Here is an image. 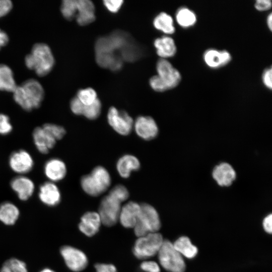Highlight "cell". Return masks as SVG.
<instances>
[{"mask_svg": "<svg viewBox=\"0 0 272 272\" xmlns=\"http://www.w3.org/2000/svg\"><path fill=\"white\" fill-rule=\"evenodd\" d=\"M95 48L98 65L113 71L120 70L123 61H135L142 54L139 45L127 33L120 31L99 38Z\"/></svg>", "mask_w": 272, "mask_h": 272, "instance_id": "6da1fadb", "label": "cell"}, {"mask_svg": "<svg viewBox=\"0 0 272 272\" xmlns=\"http://www.w3.org/2000/svg\"><path fill=\"white\" fill-rule=\"evenodd\" d=\"M13 93L15 102L22 109L29 111L38 108L44 96L42 85L34 79H29L17 86Z\"/></svg>", "mask_w": 272, "mask_h": 272, "instance_id": "7a4b0ae2", "label": "cell"}, {"mask_svg": "<svg viewBox=\"0 0 272 272\" xmlns=\"http://www.w3.org/2000/svg\"><path fill=\"white\" fill-rule=\"evenodd\" d=\"M54 58L50 47L46 44H34L30 53L25 58L26 66L40 77L47 75L53 69Z\"/></svg>", "mask_w": 272, "mask_h": 272, "instance_id": "3957f363", "label": "cell"}, {"mask_svg": "<svg viewBox=\"0 0 272 272\" xmlns=\"http://www.w3.org/2000/svg\"><path fill=\"white\" fill-rule=\"evenodd\" d=\"M157 75L149 81L151 88L157 92H164L176 87L181 79L179 72L168 60L160 59L156 64Z\"/></svg>", "mask_w": 272, "mask_h": 272, "instance_id": "277c9868", "label": "cell"}, {"mask_svg": "<svg viewBox=\"0 0 272 272\" xmlns=\"http://www.w3.org/2000/svg\"><path fill=\"white\" fill-rule=\"evenodd\" d=\"M111 183L109 173L101 166L96 167L90 174L83 176L80 181L84 191L92 196H97L104 192Z\"/></svg>", "mask_w": 272, "mask_h": 272, "instance_id": "5b68a950", "label": "cell"}, {"mask_svg": "<svg viewBox=\"0 0 272 272\" xmlns=\"http://www.w3.org/2000/svg\"><path fill=\"white\" fill-rule=\"evenodd\" d=\"M161 226L157 210L147 203L141 204V211L134 228L136 236L140 237L151 233L158 232Z\"/></svg>", "mask_w": 272, "mask_h": 272, "instance_id": "8992f818", "label": "cell"}, {"mask_svg": "<svg viewBox=\"0 0 272 272\" xmlns=\"http://www.w3.org/2000/svg\"><path fill=\"white\" fill-rule=\"evenodd\" d=\"M164 240L158 232L138 237L132 248L133 254L138 259L147 260L158 254Z\"/></svg>", "mask_w": 272, "mask_h": 272, "instance_id": "52a82bcc", "label": "cell"}, {"mask_svg": "<svg viewBox=\"0 0 272 272\" xmlns=\"http://www.w3.org/2000/svg\"><path fill=\"white\" fill-rule=\"evenodd\" d=\"M160 265L169 272H184L186 264L183 256L175 249L173 243L164 240L157 254Z\"/></svg>", "mask_w": 272, "mask_h": 272, "instance_id": "ba28073f", "label": "cell"}, {"mask_svg": "<svg viewBox=\"0 0 272 272\" xmlns=\"http://www.w3.org/2000/svg\"><path fill=\"white\" fill-rule=\"evenodd\" d=\"M122 202L116 197L108 193L101 200L98 212L102 224L111 227L118 221Z\"/></svg>", "mask_w": 272, "mask_h": 272, "instance_id": "9c48e42d", "label": "cell"}, {"mask_svg": "<svg viewBox=\"0 0 272 272\" xmlns=\"http://www.w3.org/2000/svg\"><path fill=\"white\" fill-rule=\"evenodd\" d=\"M60 254L66 266L73 271H82L88 265L87 255L78 248L70 245H64L60 248Z\"/></svg>", "mask_w": 272, "mask_h": 272, "instance_id": "30bf717a", "label": "cell"}, {"mask_svg": "<svg viewBox=\"0 0 272 272\" xmlns=\"http://www.w3.org/2000/svg\"><path fill=\"white\" fill-rule=\"evenodd\" d=\"M107 120L110 126L122 135L129 134L133 127L132 118L125 111L111 107L108 111Z\"/></svg>", "mask_w": 272, "mask_h": 272, "instance_id": "8fae6325", "label": "cell"}, {"mask_svg": "<svg viewBox=\"0 0 272 272\" xmlns=\"http://www.w3.org/2000/svg\"><path fill=\"white\" fill-rule=\"evenodd\" d=\"M9 164L15 172L24 174L30 172L34 166V161L31 155L24 150L15 151L10 156Z\"/></svg>", "mask_w": 272, "mask_h": 272, "instance_id": "7c38bea8", "label": "cell"}, {"mask_svg": "<svg viewBox=\"0 0 272 272\" xmlns=\"http://www.w3.org/2000/svg\"><path fill=\"white\" fill-rule=\"evenodd\" d=\"M133 127L137 134L146 141L155 138L159 132L158 127L155 120L148 116L138 117L133 123Z\"/></svg>", "mask_w": 272, "mask_h": 272, "instance_id": "4fadbf2b", "label": "cell"}, {"mask_svg": "<svg viewBox=\"0 0 272 272\" xmlns=\"http://www.w3.org/2000/svg\"><path fill=\"white\" fill-rule=\"evenodd\" d=\"M141 211V205L130 201L122 206L118 218L121 225L126 228H133Z\"/></svg>", "mask_w": 272, "mask_h": 272, "instance_id": "5bb4252c", "label": "cell"}, {"mask_svg": "<svg viewBox=\"0 0 272 272\" xmlns=\"http://www.w3.org/2000/svg\"><path fill=\"white\" fill-rule=\"evenodd\" d=\"M10 185L18 198L23 201L28 200L32 195L35 189L33 181L23 175L14 178L11 180Z\"/></svg>", "mask_w": 272, "mask_h": 272, "instance_id": "9a60e30c", "label": "cell"}, {"mask_svg": "<svg viewBox=\"0 0 272 272\" xmlns=\"http://www.w3.org/2000/svg\"><path fill=\"white\" fill-rule=\"evenodd\" d=\"M101 224V220L98 212L90 211L82 216L78 227L83 234L88 237H92L98 232Z\"/></svg>", "mask_w": 272, "mask_h": 272, "instance_id": "2e32d148", "label": "cell"}, {"mask_svg": "<svg viewBox=\"0 0 272 272\" xmlns=\"http://www.w3.org/2000/svg\"><path fill=\"white\" fill-rule=\"evenodd\" d=\"M38 196L40 201L44 205L54 207L61 200V194L57 185L51 181L43 183L39 187Z\"/></svg>", "mask_w": 272, "mask_h": 272, "instance_id": "e0dca14e", "label": "cell"}, {"mask_svg": "<svg viewBox=\"0 0 272 272\" xmlns=\"http://www.w3.org/2000/svg\"><path fill=\"white\" fill-rule=\"evenodd\" d=\"M94 4L90 0H76V19L81 26L88 25L95 20Z\"/></svg>", "mask_w": 272, "mask_h": 272, "instance_id": "ac0fdd59", "label": "cell"}, {"mask_svg": "<svg viewBox=\"0 0 272 272\" xmlns=\"http://www.w3.org/2000/svg\"><path fill=\"white\" fill-rule=\"evenodd\" d=\"M65 163L58 158H52L47 161L44 166V172L49 181L54 182L63 179L66 174Z\"/></svg>", "mask_w": 272, "mask_h": 272, "instance_id": "d6986e66", "label": "cell"}, {"mask_svg": "<svg viewBox=\"0 0 272 272\" xmlns=\"http://www.w3.org/2000/svg\"><path fill=\"white\" fill-rule=\"evenodd\" d=\"M32 137L37 149L42 154H47L56 142L42 126L34 129Z\"/></svg>", "mask_w": 272, "mask_h": 272, "instance_id": "ffe728a7", "label": "cell"}, {"mask_svg": "<svg viewBox=\"0 0 272 272\" xmlns=\"http://www.w3.org/2000/svg\"><path fill=\"white\" fill-rule=\"evenodd\" d=\"M203 59L208 66L215 69L228 64L231 60V55L226 50L211 48L204 52Z\"/></svg>", "mask_w": 272, "mask_h": 272, "instance_id": "44dd1931", "label": "cell"}, {"mask_svg": "<svg viewBox=\"0 0 272 272\" xmlns=\"http://www.w3.org/2000/svg\"><path fill=\"white\" fill-rule=\"evenodd\" d=\"M236 176L235 170L227 163H222L216 166L213 171V178L219 185L222 186L230 185Z\"/></svg>", "mask_w": 272, "mask_h": 272, "instance_id": "7402d4cb", "label": "cell"}, {"mask_svg": "<svg viewBox=\"0 0 272 272\" xmlns=\"http://www.w3.org/2000/svg\"><path fill=\"white\" fill-rule=\"evenodd\" d=\"M140 166L139 160L134 156L129 154L121 157L116 166L118 173L123 178H128L131 172L138 170Z\"/></svg>", "mask_w": 272, "mask_h": 272, "instance_id": "603a6c76", "label": "cell"}, {"mask_svg": "<svg viewBox=\"0 0 272 272\" xmlns=\"http://www.w3.org/2000/svg\"><path fill=\"white\" fill-rule=\"evenodd\" d=\"M154 46L158 55L165 59L174 56L176 52V46L174 40L170 37L164 36L154 40Z\"/></svg>", "mask_w": 272, "mask_h": 272, "instance_id": "cb8c5ba5", "label": "cell"}, {"mask_svg": "<svg viewBox=\"0 0 272 272\" xmlns=\"http://www.w3.org/2000/svg\"><path fill=\"white\" fill-rule=\"evenodd\" d=\"M20 216L19 208L10 201H5L0 205V221L8 226L14 225Z\"/></svg>", "mask_w": 272, "mask_h": 272, "instance_id": "d4e9b609", "label": "cell"}, {"mask_svg": "<svg viewBox=\"0 0 272 272\" xmlns=\"http://www.w3.org/2000/svg\"><path fill=\"white\" fill-rule=\"evenodd\" d=\"M175 249L182 256L188 259L194 258L197 254L198 249L190 239L185 236L179 237L173 243Z\"/></svg>", "mask_w": 272, "mask_h": 272, "instance_id": "484cf974", "label": "cell"}, {"mask_svg": "<svg viewBox=\"0 0 272 272\" xmlns=\"http://www.w3.org/2000/svg\"><path fill=\"white\" fill-rule=\"evenodd\" d=\"M17 85L11 69L4 64H0V90L12 92Z\"/></svg>", "mask_w": 272, "mask_h": 272, "instance_id": "4316f807", "label": "cell"}, {"mask_svg": "<svg viewBox=\"0 0 272 272\" xmlns=\"http://www.w3.org/2000/svg\"><path fill=\"white\" fill-rule=\"evenodd\" d=\"M153 25L156 29L167 34L175 32L173 19L165 12H161L156 16L153 20Z\"/></svg>", "mask_w": 272, "mask_h": 272, "instance_id": "83f0119b", "label": "cell"}, {"mask_svg": "<svg viewBox=\"0 0 272 272\" xmlns=\"http://www.w3.org/2000/svg\"><path fill=\"white\" fill-rule=\"evenodd\" d=\"M178 24L182 27L187 28L194 25L196 21L195 14L187 8H179L176 13Z\"/></svg>", "mask_w": 272, "mask_h": 272, "instance_id": "f1b7e54d", "label": "cell"}, {"mask_svg": "<svg viewBox=\"0 0 272 272\" xmlns=\"http://www.w3.org/2000/svg\"><path fill=\"white\" fill-rule=\"evenodd\" d=\"M101 107V103L98 98L91 105H85L83 104L81 115L90 120L95 119L100 115Z\"/></svg>", "mask_w": 272, "mask_h": 272, "instance_id": "f546056e", "label": "cell"}, {"mask_svg": "<svg viewBox=\"0 0 272 272\" xmlns=\"http://www.w3.org/2000/svg\"><path fill=\"white\" fill-rule=\"evenodd\" d=\"M76 97L82 104L85 105L92 104L98 99L96 91L91 88L79 90Z\"/></svg>", "mask_w": 272, "mask_h": 272, "instance_id": "4dcf8cb0", "label": "cell"}, {"mask_svg": "<svg viewBox=\"0 0 272 272\" xmlns=\"http://www.w3.org/2000/svg\"><path fill=\"white\" fill-rule=\"evenodd\" d=\"M61 13L66 19L71 20L76 13V0H64L60 7Z\"/></svg>", "mask_w": 272, "mask_h": 272, "instance_id": "1f68e13d", "label": "cell"}, {"mask_svg": "<svg viewBox=\"0 0 272 272\" xmlns=\"http://www.w3.org/2000/svg\"><path fill=\"white\" fill-rule=\"evenodd\" d=\"M42 127L56 141L62 139L66 132L62 126L53 123H45Z\"/></svg>", "mask_w": 272, "mask_h": 272, "instance_id": "d6a6232c", "label": "cell"}, {"mask_svg": "<svg viewBox=\"0 0 272 272\" xmlns=\"http://www.w3.org/2000/svg\"><path fill=\"white\" fill-rule=\"evenodd\" d=\"M4 263L12 272H28L25 262L19 259L11 258L7 260Z\"/></svg>", "mask_w": 272, "mask_h": 272, "instance_id": "836d02e7", "label": "cell"}, {"mask_svg": "<svg viewBox=\"0 0 272 272\" xmlns=\"http://www.w3.org/2000/svg\"><path fill=\"white\" fill-rule=\"evenodd\" d=\"M118 198L122 202L127 200L129 196V192L125 186L118 184L114 186L108 193Z\"/></svg>", "mask_w": 272, "mask_h": 272, "instance_id": "e575fe53", "label": "cell"}, {"mask_svg": "<svg viewBox=\"0 0 272 272\" xmlns=\"http://www.w3.org/2000/svg\"><path fill=\"white\" fill-rule=\"evenodd\" d=\"M13 129L9 117L6 114L0 113V134L7 135Z\"/></svg>", "mask_w": 272, "mask_h": 272, "instance_id": "d590c367", "label": "cell"}, {"mask_svg": "<svg viewBox=\"0 0 272 272\" xmlns=\"http://www.w3.org/2000/svg\"><path fill=\"white\" fill-rule=\"evenodd\" d=\"M140 268L145 272H160L158 263L152 260H144L140 264Z\"/></svg>", "mask_w": 272, "mask_h": 272, "instance_id": "8d00e7d4", "label": "cell"}, {"mask_svg": "<svg viewBox=\"0 0 272 272\" xmlns=\"http://www.w3.org/2000/svg\"><path fill=\"white\" fill-rule=\"evenodd\" d=\"M103 2L107 9L112 13L117 12L123 3L122 0H105Z\"/></svg>", "mask_w": 272, "mask_h": 272, "instance_id": "74e56055", "label": "cell"}, {"mask_svg": "<svg viewBox=\"0 0 272 272\" xmlns=\"http://www.w3.org/2000/svg\"><path fill=\"white\" fill-rule=\"evenodd\" d=\"M96 272H117L116 267L112 264L97 263L95 264Z\"/></svg>", "mask_w": 272, "mask_h": 272, "instance_id": "f35d334b", "label": "cell"}, {"mask_svg": "<svg viewBox=\"0 0 272 272\" xmlns=\"http://www.w3.org/2000/svg\"><path fill=\"white\" fill-rule=\"evenodd\" d=\"M83 104L76 96L74 97L70 102L71 110L73 113L77 115H81Z\"/></svg>", "mask_w": 272, "mask_h": 272, "instance_id": "ab89813d", "label": "cell"}, {"mask_svg": "<svg viewBox=\"0 0 272 272\" xmlns=\"http://www.w3.org/2000/svg\"><path fill=\"white\" fill-rule=\"evenodd\" d=\"M13 4L10 0H0V18L8 14L12 10Z\"/></svg>", "mask_w": 272, "mask_h": 272, "instance_id": "60d3db41", "label": "cell"}, {"mask_svg": "<svg viewBox=\"0 0 272 272\" xmlns=\"http://www.w3.org/2000/svg\"><path fill=\"white\" fill-rule=\"evenodd\" d=\"M262 82L264 85L269 89L272 88V69L271 67L267 68L263 73Z\"/></svg>", "mask_w": 272, "mask_h": 272, "instance_id": "b9f144b4", "label": "cell"}, {"mask_svg": "<svg viewBox=\"0 0 272 272\" xmlns=\"http://www.w3.org/2000/svg\"><path fill=\"white\" fill-rule=\"evenodd\" d=\"M254 6L258 11H266L271 7V2L270 0H257Z\"/></svg>", "mask_w": 272, "mask_h": 272, "instance_id": "7bdbcfd3", "label": "cell"}, {"mask_svg": "<svg viewBox=\"0 0 272 272\" xmlns=\"http://www.w3.org/2000/svg\"><path fill=\"white\" fill-rule=\"evenodd\" d=\"M262 227L265 232L269 234H271V232H272L271 214H270L264 217L262 221Z\"/></svg>", "mask_w": 272, "mask_h": 272, "instance_id": "ee69618b", "label": "cell"}, {"mask_svg": "<svg viewBox=\"0 0 272 272\" xmlns=\"http://www.w3.org/2000/svg\"><path fill=\"white\" fill-rule=\"evenodd\" d=\"M9 42L7 34L0 29V49L6 46Z\"/></svg>", "mask_w": 272, "mask_h": 272, "instance_id": "f6af8a7d", "label": "cell"}, {"mask_svg": "<svg viewBox=\"0 0 272 272\" xmlns=\"http://www.w3.org/2000/svg\"><path fill=\"white\" fill-rule=\"evenodd\" d=\"M267 24L269 29L271 31L272 29V14L270 13L267 18Z\"/></svg>", "mask_w": 272, "mask_h": 272, "instance_id": "bcb514c9", "label": "cell"}, {"mask_svg": "<svg viewBox=\"0 0 272 272\" xmlns=\"http://www.w3.org/2000/svg\"><path fill=\"white\" fill-rule=\"evenodd\" d=\"M1 272H12L10 268L5 264L3 263L1 270Z\"/></svg>", "mask_w": 272, "mask_h": 272, "instance_id": "7dc6e473", "label": "cell"}, {"mask_svg": "<svg viewBox=\"0 0 272 272\" xmlns=\"http://www.w3.org/2000/svg\"><path fill=\"white\" fill-rule=\"evenodd\" d=\"M39 272H55V271L51 268H45L42 269Z\"/></svg>", "mask_w": 272, "mask_h": 272, "instance_id": "c3c4849f", "label": "cell"}]
</instances>
